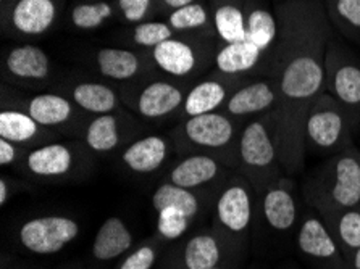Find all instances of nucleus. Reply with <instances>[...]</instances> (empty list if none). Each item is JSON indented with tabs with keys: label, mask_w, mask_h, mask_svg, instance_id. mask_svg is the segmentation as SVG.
<instances>
[{
	"label": "nucleus",
	"mask_w": 360,
	"mask_h": 269,
	"mask_svg": "<svg viewBox=\"0 0 360 269\" xmlns=\"http://www.w3.org/2000/svg\"><path fill=\"white\" fill-rule=\"evenodd\" d=\"M275 12L280 29L266 78L280 86L274 110L278 152L283 171L294 178L305 171V118L312 103L326 92L325 53L335 32L321 0L275 4Z\"/></svg>",
	"instance_id": "1"
},
{
	"label": "nucleus",
	"mask_w": 360,
	"mask_h": 269,
	"mask_svg": "<svg viewBox=\"0 0 360 269\" xmlns=\"http://www.w3.org/2000/svg\"><path fill=\"white\" fill-rule=\"evenodd\" d=\"M302 199L320 216L360 205V148L354 145L304 174Z\"/></svg>",
	"instance_id": "2"
},
{
	"label": "nucleus",
	"mask_w": 360,
	"mask_h": 269,
	"mask_svg": "<svg viewBox=\"0 0 360 269\" xmlns=\"http://www.w3.org/2000/svg\"><path fill=\"white\" fill-rule=\"evenodd\" d=\"M243 128V123L223 112H212L178 122L168 136L176 155L202 153L214 157L233 171H238V147Z\"/></svg>",
	"instance_id": "3"
},
{
	"label": "nucleus",
	"mask_w": 360,
	"mask_h": 269,
	"mask_svg": "<svg viewBox=\"0 0 360 269\" xmlns=\"http://www.w3.org/2000/svg\"><path fill=\"white\" fill-rule=\"evenodd\" d=\"M238 155V173L249 181L257 195L285 176L278 152L274 112L262 114L244 124L239 137Z\"/></svg>",
	"instance_id": "4"
},
{
	"label": "nucleus",
	"mask_w": 360,
	"mask_h": 269,
	"mask_svg": "<svg viewBox=\"0 0 360 269\" xmlns=\"http://www.w3.org/2000/svg\"><path fill=\"white\" fill-rule=\"evenodd\" d=\"M94 157L81 139L53 140L26 150L15 169L44 183L78 181L89 176Z\"/></svg>",
	"instance_id": "5"
},
{
	"label": "nucleus",
	"mask_w": 360,
	"mask_h": 269,
	"mask_svg": "<svg viewBox=\"0 0 360 269\" xmlns=\"http://www.w3.org/2000/svg\"><path fill=\"white\" fill-rule=\"evenodd\" d=\"M255 213L257 194L243 174L234 171L217 194L212 226L234 255L244 256L248 251Z\"/></svg>",
	"instance_id": "6"
},
{
	"label": "nucleus",
	"mask_w": 360,
	"mask_h": 269,
	"mask_svg": "<svg viewBox=\"0 0 360 269\" xmlns=\"http://www.w3.org/2000/svg\"><path fill=\"white\" fill-rule=\"evenodd\" d=\"M356 131L351 118L336 98L323 92L310 107L305 118L307 155L331 157L354 147Z\"/></svg>",
	"instance_id": "7"
},
{
	"label": "nucleus",
	"mask_w": 360,
	"mask_h": 269,
	"mask_svg": "<svg viewBox=\"0 0 360 269\" xmlns=\"http://www.w3.org/2000/svg\"><path fill=\"white\" fill-rule=\"evenodd\" d=\"M189 89L186 81L143 78L123 84L118 92L123 105L136 117L149 123H162L174 117L179 118Z\"/></svg>",
	"instance_id": "8"
},
{
	"label": "nucleus",
	"mask_w": 360,
	"mask_h": 269,
	"mask_svg": "<svg viewBox=\"0 0 360 269\" xmlns=\"http://www.w3.org/2000/svg\"><path fill=\"white\" fill-rule=\"evenodd\" d=\"M325 87L346 110L354 131L360 134V57L341 37H333L325 53Z\"/></svg>",
	"instance_id": "9"
},
{
	"label": "nucleus",
	"mask_w": 360,
	"mask_h": 269,
	"mask_svg": "<svg viewBox=\"0 0 360 269\" xmlns=\"http://www.w3.org/2000/svg\"><path fill=\"white\" fill-rule=\"evenodd\" d=\"M2 107L25 110L42 128L58 137L72 139H79L87 119L91 118L62 92H42L28 98H21V96L15 94L12 98L4 97Z\"/></svg>",
	"instance_id": "10"
},
{
	"label": "nucleus",
	"mask_w": 360,
	"mask_h": 269,
	"mask_svg": "<svg viewBox=\"0 0 360 269\" xmlns=\"http://www.w3.org/2000/svg\"><path fill=\"white\" fill-rule=\"evenodd\" d=\"M238 256L214 229L184 235L163 251L155 269H214L226 258Z\"/></svg>",
	"instance_id": "11"
},
{
	"label": "nucleus",
	"mask_w": 360,
	"mask_h": 269,
	"mask_svg": "<svg viewBox=\"0 0 360 269\" xmlns=\"http://www.w3.org/2000/svg\"><path fill=\"white\" fill-rule=\"evenodd\" d=\"M204 39L207 37L176 34L149 51L150 62L168 78L179 81L193 78L209 67L212 60L215 62L217 52H212Z\"/></svg>",
	"instance_id": "12"
},
{
	"label": "nucleus",
	"mask_w": 360,
	"mask_h": 269,
	"mask_svg": "<svg viewBox=\"0 0 360 269\" xmlns=\"http://www.w3.org/2000/svg\"><path fill=\"white\" fill-rule=\"evenodd\" d=\"M294 239L299 255L312 269H349L323 218L312 208L301 215Z\"/></svg>",
	"instance_id": "13"
},
{
	"label": "nucleus",
	"mask_w": 360,
	"mask_h": 269,
	"mask_svg": "<svg viewBox=\"0 0 360 269\" xmlns=\"http://www.w3.org/2000/svg\"><path fill=\"white\" fill-rule=\"evenodd\" d=\"M81 224L67 215L36 216L21 223L18 242L32 255H56L79 237Z\"/></svg>",
	"instance_id": "14"
},
{
	"label": "nucleus",
	"mask_w": 360,
	"mask_h": 269,
	"mask_svg": "<svg viewBox=\"0 0 360 269\" xmlns=\"http://www.w3.org/2000/svg\"><path fill=\"white\" fill-rule=\"evenodd\" d=\"M141 124L128 110L97 114L87 119L79 139L96 157H107L138 139Z\"/></svg>",
	"instance_id": "15"
},
{
	"label": "nucleus",
	"mask_w": 360,
	"mask_h": 269,
	"mask_svg": "<svg viewBox=\"0 0 360 269\" xmlns=\"http://www.w3.org/2000/svg\"><path fill=\"white\" fill-rule=\"evenodd\" d=\"M257 206L266 230L278 237L296 232L301 221L296 184L291 176H281L270 188L257 195Z\"/></svg>",
	"instance_id": "16"
},
{
	"label": "nucleus",
	"mask_w": 360,
	"mask_h": 269,
	"mask_svg": "<svg viewBox=\"0 0 360 269\" xmlns=\"http://www.w3.org/2000/svg\"><path fill=\"white\" fill-rule=\"evenodd\" d=\"M58 15V0H7L2 4L4 34L41 37L53 29Z\"/></svg>",
	"instance_id": "17"
},
{
	"label": "nucleus",
	"mask_w": 360,
	"mask_h": 269,
	"mask_svg": "<svg viewBox=\"0 0 360 269\" xmlns=\"http://www.w3.org/2000/svg\"><path fill=\"white\" fill-rule=\"evenodd\" d=\"M278 100H280V86L276 79L249 78L233 92L220 112L245 124L250 119L274 112L278 107Z\"/></svg>",
	"instance_id": "18"
},
{
	"label": "nucleus",
	"mask_w": 360,
	"mask_h": 269,
	"mask_svg": "<svg viewBox=\"0 0 360 269\" xmlns=\"http://www.w3.org/2000/svg\"><path fill=\"white\" fill-rule=\"evenodd\" d=\"M233 173V169L215 160L214 157L193 153V155L179 157V160L167 171L165 181L191 190H220Z\"/></svg>",
	"instance_id": "19"
},
{
	"label": "nucleus",
	"mask_w": 360,
	"mask_h": 269,
	"mask_svg": "<svg viewBox=\"0 0 360 269\" xmlns=\"http://www.w3.org/2000/svg\"><path fill=\"white\" fill-rule=\"evenodd\" d=\"M249 78L244 76H231L221 71H214L204 79L191 86L188 96L184 98L181 113H179L178 122L183 119L199 117V114L220 112L225 102L230 98L239 86H243Z\"/></svg>",
	"instance_id": "20"
},
{
	"label": "nucleus",
	"mask_w": 360,
	"mask_h": 269,
	"mask_svg": "<svg viewBox=\"0 0 360 269\" xmlns=\"http://www.w3.org/2000/svg\"><path fill=\"white\" fill-rule=\"evenodd\" d=\"M4 76L21 86H42L53 74L52 60L44 48L34 44H20L5 51Z\"/></svg>",
	"instance_id": "21"
},
{
	"label": "nucleus",
	"mask_w": 360,
	"mask_h": 269,
	"mask_svg": "<svg viewBox=\"0 0 360 269\" xmlns=\"http://www.w3.org/2000/svg\"><path fill=\"white\" fill-rule=\"evenodd\" d=\"M173 152L170 136L147 134L120 152V164L133 174H154L165 166Z\"/></svg>",
	"instance_id": "22"
},
{
	"label": "nucleus",
	"mask_w": 360,
	"mask_h": 269,
	"mask_svg": "<svg viewBox=\"0 0 360 269\" xmlns=\"http://www.w3.org/2000/svg\"><path fill=\"white\" fill-rule=\"evenodd\" d=\"M97 73L113 82H134L149 74L152 65L149 53H141L133 48L102 47L94 53Z\"/></svg>",
	"instance_id": "23"
},
{
	"label": "nucleus",
	"mask_w": 360,
	"mask_h": 269,
	"mask_svg": "<svg viewBox=\"0 0 360 269\" xmlns=\"http://www.w3.org/2000/svg\"><path fill=\"white\" fill-rule=\"evenodd\" d=\"M214 63L218 71L231 76L259 78L266 74V55L248 39L223 44L217 48Z\"/></svg>",
	"instance_id": "24"
},
{
	"label": "nucleus",
	"mask_w": 360,
	"mask_h": 269,
	"mask_svg": "<svg viewBox=\"0 0 360 269\" xmlns=\"http://www.w3.org/2000/svg\"><path fill=\"white\" fill-rule=\"evenodd\" d=\"M0 139H7L23 147L25 150L39 147L49 142L60 140V137L36 122L25 110L2 107L0 112Z\"/></svg>",
	"instance_id": "25"
},
{
	"label": "nucleus",
	"mask_w": 360,
	"mask_h": 269,
	"mask_svg": "<svg viewBox=\"0 0 360 269\" xmlns=\"http://www.w3.org/2000/svg\"><path fill=\"white\" fill-rule=\"evenodd\" d=\"M65 96L75 102L89 117L113 113L123 110L124 105L115 87L102 81H76L65 87Z\"/></svg>",
	"instance_id": "26"
},
{
	"label": "nucleus",
	"mask_w": 360,
	"mask_h": 269,
	"mask_svg": "<svg viewBox=\"0 0 360 269\" xmlns=\"http://www.w3.org/2000/svg\"><path fill=\"white\" fill-rule=\"evenodd\" d=\"M278 18L275 5L266 0H245V37L266 55V70L278 41ZM266 78V74H265Z\"/></svg>",
	"instance_id": "27"
},
{
	"label": "nucleus",
	"mask_w": 360,
	"mask_h": 269,
	"mask_svg": "<svg viewBox=\"0 0 360 269\" xmlns=\"http://www.w3.org/2000/svg\"><path fill=\"white\" fill-rule=\"evenodd\" d=\"M134 235L120 216H110L101 224L92 242V258L97 263H108L128 255L133 249Z\"/></svg>",
	"instance_id": "28"
},
{
	"label": "nucleus",
	"mask_w": 360,
	"mask_h": 269,
	"mask_svg": "<svg viewBox=\"0 0 360 269\" xmlns=\"http://www.w3.org/2000/svg\"><path fill=\"white\" fill-rule=\"evenodd\" d=\"M207 4L217 37L221 44L244 41L245 0H209Z\"/></svg>",
	"instance_id": "29"
},
{
	"label": "nucleus",
	"mask_w": 360,
	"mask_h": 269,
	"mask_svg": "<svg viewBox=\"0 0 360 269\" xmlns=\"http://www.w3.org/2000/svg\"><path fill=\"white\" fill-rule=\"evenodd\" d=\"M210 202V194L199 190H191L186 188H179L168 181L163 183L155 189L152 194V208L159 213L163 208L174 206L178 210H181L184 215L193 218L194 221L198 219L202 211L205 210V206Z\"/></svg>",
	"instance_id": "30"
},
{
	"label": "nucleus",
	"mask_w": 360,
	"mask_h": 269,
	"mask_svg": "<svg viewBox=\"0 0 360 269\" xmlns=\"http://www.w3.org/2000/svg\"><path fill=\"white\" fill-rule=\"evenodd\" d=\"M346 263L360 249V205L321 216Z\"/></svg>",
	"instance_id": "31"
},
{
	"label": "nucleus",
	"mask_w": 360,
	"mask_h": 269,
	"mask_svg": "<svg viewBox=\"0 0 360 269\" xmlns=\"http://www.w3.org/2000/svg\"><path fill=\"white\" fill-rule=\"evenodd\" d=\"M167 21L176 34H194L204 37L217 36L214 23H212L209 4L204 2V0H199V2H194L191 5H186V7L168 13Z\"/></svg>",
	"instance_id": "32"
},
{
	"label": "nucleus",
	"mask_w": 360,
	"mask_h": 269,
	"mask_svg": "<svg viewBox=\"0 0 360 269\" xmlns=\"http://www.w3.org/2000/svg\"><path fill=\"white\" fill-rule=\"evenodd\" d=\"M117 4L112 0H86L76 4L70 12V23L78 31H96L117 18Z\"/></svg>",
	"instance_id": "33"
},
{
	"label": "nucleus",
	"mask_w": 360,
	"mask_h": 269,
	"mask_svg": "<svg viewBox=\"0 0 360 269\" xmlns=\"http://www.w3.org/2000/svg\"><path fill=\"white\" fill-rule=\"evenodd\" d=\"M325 12L330 25L340 36L360 42V0H325Z\"/></svg>",
	"instance_id": "34"
},
{
	"label": "nucleus",
	"mask_w": 360,
	"mask_h": 269,
	"mask_svg": "<svg viewBox=\"0 0 360 269\" xmlns=\"http://www.w3.org/2000/svg\"><path fill=\"white\" fill-rule=\"evenodd\" d=\"M174 36H176V32L168 25V21L160 20L143 21V23L134 25L129 32V39L133 42V46L147 48V51H152V48H155L162 42L172 39Z\"/></svg>",
	"instance_id": "35"
},
{
	"label": "nucleus",
	"mask_w": 360,
	"mask_h": 269,
	"mask_svg": "<svg viewBox=\"0 0 360 269\" xmlns=\"http://www.w3.org/2000/svg\"><path fill=\"white\" fill-rule=\"evenodd\" d=\"M193 224V218L184 215L181 210L174 206L163 208V210L157 213V235L167 244H173L183 239L184 235H188Z\"/></svg>",
	"instance_id": "36"
},
{
	"label": "nucleus",
	"mask_w": 360,
	"mask_h": 269,
	"mask_svg": "<svg viewBox=\"0 0 360 269\" xmlns=\"http://www.w3.org/2000/svg\"><path fill=\"white\" fill-rule=\"evenodd\" d=\"M165 249L167 242L155 234L154 237L144 240L133 251H129L117 269H155Z\"/></svg>",
	"instance_id": "37"
},
{
	"label": "nucleus",
	"mask_w": 360,
	"mask_h": 269,
	"mask_svg": "<svg viewBox=\"0 0 360 269\" xmlns=\"http://www.w3.org/2000/svg\"><path fill=\"white\" fill-rule=\"evenodd\" d=\"M115 4L118 18L133 26L149 20L154 10L159 8L157 0H115Z\"/></svg>",
	"instance_id": "38"
},
{
	"label": "nucleus",
	"mask_w": 360,
	"mask_h": 269,
	"mask_svg": "<svg viewBox=\"0 0 360 269\" xmlns=\"http://www.w3.org/2000/svg\"><path fill=\"white\" fill-rule=\"evenodd\" d=\"M25 152L23 147L16 145L7 139H0V164L4 168H15L23 158Z\"/></svg>",
	"instance_id": "39"
},
{
	"label": "nucleus",
	"mask_w": 360,
	"mask_h": 269,
	"mask_svg": "<svg viewBox=\"0 0 360 269\" xmlns=\"http://www.w3.org/2000/svg\"><path fill=\"white\" fill-rule=\"evenodd\" d=\"M26 185L23 181H18L15 178H10V176L4 174L2 178H0V205L5 206L7 203L13 199L16 194H20V192L26 190Z\"/></svg>",
	"instance_id": "40"
},
{
	"label": "nucleus",
	"mask_w": 360,
	"mask_h": 269,
	"mask_svg": "<svg viewBox=\"0 0 360 269\" xmlns=\"http://www.w3.org/2000/svg\"><path fill=\"white\" fill-rule=\"evenodd\" d=\"M194 2H199V0H157V5H159L160 10L172 13L174 10H179Z\"/></svg>",
	"instance_id": "41"
},
{
	"label": "nucleus",
	"mask_w": 360,
	"mask_h": 269,
	"mask_svg": "<svg viewBox=\"0 0 360 269\" xmlns=\"http://www.w3.org/2000/svg\"><path fill=\"white\" fill-rule=\"evenodd\" d=\"M243 260H244V258L230 256V258H226V260L223 261L220 266H217L214 269H239V266L243 265Z\"/></svg>",
	"instance_id": "42"
},
{
	"label": "nucleus",
	"mask_w": 360,
	"mask_h": 269,
	"mask_svg": "<svg viewBox=\"0 0 360 269\" xmlns=\"http://www.w3.org/2000/svg\"><path fill=\"white\" fill-rule=\"evenodd\" d=\"M347 268L349 269H360V249L356 251V254H354L351 260H349Z\"/></svg>",
	"instance_id": "43"
},
{
	"label": "nucleus",
	"mask_w": 360,
	"mask_h": 269,
	"mask_svg": "<svg viewBox=\"0 0 360 269\" xmlns=\"http://www.w3.org/2000/svg\"><path fill=\"white\" fill-rule=\"evenodd\" d=\"M278 269H301V268H299L297 265H294V263H291V261H286V263H283V265Z\"/></svg>",
	"instance_id": "44"
},
{
	"label": "nucleus",
	"mask_w": 360,
	"mask_h": 269,
	"mask_svg": "<svg viewBox=\"0 0 360 269\" xmlns=\"http://www.w3.org/2000/svg\"><path fill=\"white\" fill-rule=\"evenodd\" d=\"M275 4H283V2H292V0H274Z\"/></svg>",
	"instance_id": "45"
},
{
	"label": "nucleus",
	"mask_w": 360,
	"mask_h": 269,
	"mask_svg": "<svg viewBox=\"0 0 360 269\" xmlns=\"http://www.w3.org/2000/svg\"><path fill=\"white\" fill-rule=\"evenodd\" d=\"M68 269H83V268H68Z\"/></svg>",
	"instance_id": "46"
}]
</instances>
